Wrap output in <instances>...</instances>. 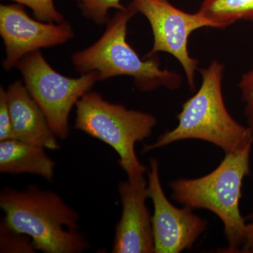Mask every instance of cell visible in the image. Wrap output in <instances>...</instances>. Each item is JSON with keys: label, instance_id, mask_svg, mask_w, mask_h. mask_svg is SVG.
<instances>
[{"label": "cell", "instance_id": "cell-1", "mask_svg": "<svg viewBox=\"0 0 253 253\" xmlns=\"http://www.w3.org/2000/svg\"><path fill=\"white\" fill-rule=\"evenodd\" d=\"M202 83L194 96L182 104L177 126L165 131L157 140L146 144L143 152L165 147L176 141L198 139L219 147L225 154L244 149L253 142V131L231 116L223 96L224 66L214 60L199 69Z\"/></svg>", "mask_w": 253, "mask_h": 253}, {"label": "cell", "instance_id": "cell-2", "mask_svg": "<svg viewBox=\"0 0 253 253\" xmlns=\"http://www.w3.org/2000/svg\"><path fill=\"white\" fill-rule=\"evenodd\" d=\"M0 208L8 225L31 237L37 251L81 253L90 248L78 231L79 214L54 191L36 186L24 191L7 188L0 194Z\"/></svg>", "mask_w": 253, "mask_h": 253}, {"label": "cell", "instance_id": "cell-3", "mask_svg": "<svg viewBox=\"0 0 253 253\" xmlns=\"http://www.w3.org/2000/svg\"><path fill=\"white\" fill-rule=\"evenodd\" d=\"M253 144L226 154L220 164L206 175L169 183L176 202L193 210H208L220 219L229 244L221 253H240L244 244L247 223L240 211V200L243 181L251 174Z\"/></svg>", "mask_w": 253, "mask_h": 253}, {"label": "cell", "instance_id": "cell-4", "mask_svg": "<svg viewBox=\"0 0 253 253\" xmlns=\"http://www.w3.org/2000/svg\"><path fill=\"white\" fill-rule=\"evenodd\" d=\"M136 14L130 2L110 18L101 38L71 56L76 71L81 75L96 73L99 81L129 76L141 91L154 90L161 86L171 90L178 89L181 83L178 73L161 68L154 57L141 59L126 41L128 23Z\"/></svg>", "mask_w": 253, "mask_h": 253}, {"label": "cell", "instance_id": "cell-5", "mask_svg": "<svg viewBox=\"0 0 253 253\" xmlns=\"http://www.w3.org/2000/svg\"><path fill=\"white\" fill-rule=\"evenodd\" d=\"M74 129L103 141L119 156L120 166L134 181L148 169L136 156L135 144L147 139L157 124L154 115L112 104L95 91H88L76 105Z\"/></svg>", "mask_w": 253, "mask_h": 253}, {"label": "cell", "instance_id": "cell-6", "mask_svg": "<svg viewBox=\"0 0 253 253\" xmlns=\"http://www.w3.org/2000/svg\"><path fill=\"white\" fill-rule=\"evenodd\" d=\"M32 97L45 115L51 129L63 140L69 134V116L83 95L99 81L95 73L72 78L56 72L41 51L26 55L16 64Z\"/></svg>", "mask_w": 253, "mask_h": 253}, {"label": "cell", "instance_id": "cell-7", "mask_svg": "<svg viewBox=\"0 0 253 253\" xmlns=\"http://www.w3.org/2000/svg\"><path fill=\"white\" fill-rule=\"evenodd\" d=\"M131 3L147 19L152 31L154 44L145 58L154 57L158 52L172 55L180 63L188 85L194 89L199 61L190 54L189 38L201 28H215L214 25L199 11L186 12L169 0H131Z\"/></svg>", "mask_w": 253, "mask_h": 253}, {"label": "cell", "instance_id": "cell-8", "mask_svg": "<svg viewBox=\"0 0 253 253\" xmlns=\"http://www.w3.org/2000/svg\"><path fill=\"white\" fill-rule=\"evenodd\" d=\"M147 172L148 196L152 201L155 253H179L190 249L207 229V221L184 206H173L163 191L157 160L151 158Z\"/></svg>", "mask_w": 253, "mask_h": 253}, {"label": "cell", "instance_id": "cell-9", "mask_svg": "<svg viewBox=\"0 0 253 253\" xmlns=\"http://www.w3.org/2000/svg\"><path fill=\"white\" fill-rule=\"evenodd\" d=\"M0 36L6 50L5 71H11L26 55L42 48L64 44L74 37L71 23H46L30 17L23 5H0Z\"/></svg>", "mask_w": 253, "mask_h": 253}, {"label": "cell", "instance_id": "cell-10", "mask_svg": "<svg viewBox=\"0 0 253 253\" xmlns=\"http://www.w3.org/2000/svg\"><path fill=\"white\" fill-rule=\"evenodd\" d=\"M147 186L145 176L120 182L122 212L116 226L113 253H155L152 216L146 206Z\"/></svg>", "mask_w": 253, "mask_h": 253}, {"label": "cell", "instance_id": "cell-11", "mask_svg": "<svg viewBox=\"0 0 253 253\" xmlns=\"http://www.w3.org/2000/svg\"><path fill=\"white\" fill-rule=\"evenodd\" d=\"M14 139L46 149L60 148L57 136L45 115L28 92L23 81L17 80L6 89Z\"/></svg>", "mask_w": 253, "mask_h": 253}, {"label": "cell", "instance_id": "cell-12", "mask_svg": "<svg viewBox=\"0 0 253 253\" xmlns=\"http://www.w3.org/2000/svg\"><path fill=\"white\" fill-rule=\"evenodd\" d=\"M45 149L16 139L0 141V172L35 174L51 181L55 163Z\"/></svg>", "mask_w": 253, "mask_h": 253}, {"label": "cell", "instance_id": "cell-13", "mask_svg": "<svg viewBox=\"0 0 253 253\" xmlns=\"http://www.w3.org/2000/svg\"><path fill=\"white\" fill-rule=\"evenodd\" d=\"M198 11L215 28H225L239 21H253V0H203Z\"/></svg>", "mask_w": 253, "mask_h": 253}, {"label": "cell", "instance_id": "cell-14", "mask_svg": "<svg viewBox=\"0 0 253 253\" xmlns=\"http://www.w3.org/2000/svg\"><path fill=\"white\" fill-rule=\"evenodd\" d=\"M36 248L31 237L14 230L3 219L0 222V253H34Z\"/></svg>", "mask_w": 253, "mask_h": 253}, {"label": "cell", "instance_id": "cell-15", "mask_svg": "<svg viewBox=\"0 0 253 253\" xmlns=\"http://www.w3.org/2000/svg\"><path fill=\"white\" fill-rule=\"evenodd\" d=\"M82 14L95 24L102 26L109 20V11L124 9L122 0H75Z\"/></svg>", "mask_w": 253, "mask_h": 253}, {"label": "cell", "instance_id": "cell-16", "mask_svg": "<svg viewBox=\"0 0 253 253\" xmlns=\"http://www.w3.org/2000/svg\"><path fill=\"white\" fill-rule=\"evenodd\" d=\"M27 6L35 18L46 23H60L64 21L63 15L56 9L54 0H6Z\"/></svg>", "mask_w": 253, "mask_h": 253}, {"label": "cell", "instance_id": "cell-17", "mask_svg": "<svg viewBox=\"0 0 253 253\" xmlns=\"http://www.w3.org/2000/svg\"><path fill=\"white\" fill-rule=\"evenodd\" d=\"M14 139L12 122L6 90L0 88V141Z\"/></svg>", "mask_w": 253, "mask_h": 253}, {"label": "cell", "instance_id": "cell-18", "mask_svg": "<svg viewBox=\"0 0 253 253\" xmlns=\"http://www.w3.org/2000/svg\"><path fill=\"white\" fill-rule=\"evenodd\" d=\"M241 93L245 103L244 113L248 126L253 131V88L241 90Z\"/></svg>", "mask_w": 253, "mask_h": 253}, {"label": "cell", "instance_id": "cell-19", "mask_svg": "<svg viewBox=\"0 0 253 253\" xmlns=\"http://www.w3.org/2000/svg\"><path fill=\"white\" fill-rule=\"evenodd\" d=\"M240 253H253V223H248L246 226L244 244Z\"/></svg>", "mask_w": 253, "mask_h": 253}, {"label": "cell", "instance_id": "cell-20", "mask_svg": "<svg viewBox=\"0 0 253 253\" xmlns=\"http://www.w3.org/2000/svg\"><path fill=\"white\" fill-rule=\"evenodd\" d=\"M239 87L241 90L253 88V68L243 75L239 83Z\"/></svg>", "mask_w": 253, "mask_h": 253}, {"label": "cell", "instance_id": "cell-21", "mask_svg": "<svg viewBox=\"0 0 253 253\" xmlns=\"http://www.w3.org/2000/svg\"><path fill=\"white\" fill-rule=\"evenodd\" d=\"M246 219L249 220L251 223H253V211L246 217Z\"/></svg>", "mask_w": 253, "mask_h": 253}]
</instances>
